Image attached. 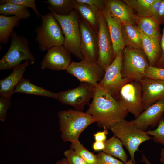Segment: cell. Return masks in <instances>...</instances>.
<instances>
[{"instance_id":"cell-32","label":"cell","mask_w":164,"mask_h":164,"mask_svg":"<svg viewBox=\"0 0 164 164\" xmlns=\"http://www.w3.org/2000/svg\"><path fill=\"white\" fill-rule=\"evenodd\" d=\"M146 132L148 135L153 136L152 139L154 142L164 146V121L162 118L155 129H149Z\"/></svg>"},{"instance_id":"cell-6","label":"cell","mask_w":164,"mask_h":164,"mask_svg":"<svg viewBox=\"0 0 164 164\" xmlns=\"http://www.w3.org/2000/svg\"><path fill=\"white\" fill-rule=\"evenodd\" d=\"M60 25L64 37L63 46L79 59L83 60L80 48L79 16L75 9L70 15L60 16L51 12Z\"/></svg>"},{"instance_id":"cell-13","label":"cell","mask_w":164,"mask_h":164,"mask_svg":"<svg viewBox=\"0 0 164 164\" xmlns=\"http://www.w3.org/2000/svg\"><path fill=\"white\" fill-rule=\"evenodd\" d=\"M79 21L80 48L83 56L82 60L90 62L97 63L98 56L97 32L79 17Z\"/></svg>"},{"instance_id":"cell-43","label":"cell","mask_w":164,"mask_h":164,"mask_svg":"<svg viewBox=\"0 0 164 164\" xmlns=\"http://www.w3.org/2000/svg\"><path fill=\"white\" fill-rule=\"evenodd\" d=\"M55 164H69L65 158L58 160Z\"/></svg>"},{"instance_id":"cell-1","label":"cell","mask_w":164,"mask_h":164,"mask_svg":"<svg viewBox=\"0 0 164 164\" xmlns=\"http://www.w3.org/2000/svg\"><path fill=\"white\" fill-rule=\"evenodd\" d=\"M92 99L86 112L104 129H110L112 125L125 119L128 114L117 101L98 85L95 87Z\"/></svg>"},{"instance_id":"cell-24","label":"cell","mask_w":164,"mask_h":164,"mask_svg":"<svg viewBox=\"0 0 164 164\" xmlns=\"http://www.w3.org/2000/svg\"><path fill=\"white\" fill-rule=\"evenodd\" d=\"M21 93L48 97L56 99L57 93L46 90L34 85L28 79L22 78L16 87L14 93Z\"/></svg>"},{"instance_id":"cell-22","label":"cell","mask_w":164,"mask_h":164,"mask_svg":"<svg viewBox=\"0 0 164 164\" xmlns=\"http://www.w3.org/2000/svg\"><path fill=\"white\" fill-rule=\"evenodd\" d=\"M135 23L138 28L147 36L161 39L160 25L151 17H141L136 16Z\"/></svg>"},{"instance_id":"cell-26","label":"cell","mask_w":164,"mask_h":164,"mask_svg":"<svg viewBox=\"0 0 164 164\" xmlns=\"http://www.w3.org/2000/svg\"><path fill=\"white\" fill-rule=\"evenodd\" d=\"M43 2L48 4L47 8L57 15L65 16L75 9L76 0H47Z\"/></svg>"},{"instance_id":"cell-40","label":"cell","mask_w":164,"mask_h":164,"mask_svg":"<svg viewBox=\"0 0 164 164\" xmlns=\"http://www.w3.org/2000/svg\"><path fill=\"white\" fill-rule=\"evenodd\" d=\"M108 130L106 129L102 132H99L94 135L95 141L104 142L106 140V135L108 133Z\"/></svg>"},{"instance_id":"cell-14","label":"cell","mask_w":164,"mask_h":164,"mask_svg":"<svg viewBox=\"0 0 164 164\" xmlns=\"http://www.w3.org/2000/svg\"><path fill=\"white\" fill-rule=\"evenodd\" d=\"M71 62V53L63 45L53 46L47 51L41 62L42 70H66Z\"/></svg>"},{"instance_id":"cell-45","label":"cell","mask_w":164,"mask_h":164,"mask_svg":"<svg viewBox=\"0 0 164 164\" xmlns=\"http://www.w3.org/2000/svg\"><path fill=\"white\" fill-rule=\"evenodd\" d=\"M124 164H135L131 159L128 160L126 162L124 163Z\"/></svg>"},{"instance_id":"cell-12","label":"cell","mask_w":164,"mask_h":164,"mask_svg":"<svg viewBox=\"0 0 164 164\" xmlns=\"http://www.w3.org/2000/svg\"><path fill=\"white\" fill-rule=\"evenodd\" d=\"M97 34L98 56L97 63L105 71L116 56L107 25L101 11L99 16Z\"/></svg>"},{"instance_id":"cell-19","label":"cell","mask_w":164,"mask_h":164,"mask_svg":"<svg viewBox=\"0 0 164 164\" xmlns=\"http://www.w3.org/2000/svg\"><path fill=\"white\" fill-rule=\"evenodd\" d=\"M30 64H32L29 61H25L13 69L12 72L8 77L0 80V96L11 98L16 87L23 78L26 68Z\"/></svg>"},{"instance_id":"cell-2","label":"cell","mask_w":164,"mask_h":164,"mask_svg":"<svg viewBox=\"0 0 164 164\" xmlns=\"http://www.w3.org/2000/svg\"><path fill=\"white\" fill-rule=\"evenodd\" d=\"M61 137L64 142L71 143L79 140L83 131L91 124L96 122L90 115L71 109L58 113Z\"/></svg>"},{"instance_id":"cell-30","label":"cell","mask_w":164,"mask_h":164,"mask_svg":"<svg viewBox=\"0 0 164 164\" xmlns=\"http://www.w3.org/2000/svg\"><path fill=\"white\" fill-rule=\"evenodd\" d=\"M70 147L88 164H98V159L97 155L94 154L86 149L80 142L79 140L71 143Z\"/></svg>"},{"instance_id":"cell-18","label":"cell","mask_w":164,"mask_h":164,"mask_svg":"<svg viewBox=\"0 0 164 164\" xmlns=\"http://www.w3.org/2000/svg\"><path fill=\"white\" fill-rule=\"evenodd\" d=\"M101 11L107 25L116 56L119 51L123 50L125 47L122 35V24L111 15L109 10L105 7V4Z\"/></svg>"},{"instance_id":"cell-5","label":"cell","mask_w":164,"mask_h":164,"mask_svg":"<svg viewBox=\"0 0 164 164\" xmlns=\"http://www.w3.org/2000/svg\"><path fill=\"white\" fill-rule=\"evenodd\" d=\"M10 37L9 47L0 60V70L13 69L21 64L23 61H28L33 64L35 58L30 51L27 39L19 35L14 31Z\"/></svg>"},{"instance_id":"cell-31","label":"cell","mask_w":164,"mask_h":164,"mask_svg":"<svg viewBox=\"0 0 164 164\" xmlns=\"http://www.w3.org/2000/svg\"><path fill=\"white\" fill-rule=\"evenodd\" d=\"M151 17L160 25H164V0H155L151 8Z\"/></svg>"},{"instance_id":"cell-46","label":"cell","mask_w":164,"mask_h":164,"mask_svg":"<svg viewBox=\"0 0 164 164\" xmlns=\"http://www.w3.org/2000/svg\"><path fill=\"white\" fill-rule=\"evenodd\" d=\"M163 118L162 119L164 121V113H163Z\"/></svg>"},{"instance_id":"cell-23","label":"cell","mask_w":164,"mask_h":164,"mask_svg":"<svg viewBox=\"0 0 164 164\" xmlns=\"http://www.w3.org/2000/svg\"><path fill=\"white\" fill-rule=\"evenodd\" d=\"M121 31L125 46L142 50L140 30L136 26L129 24L122 25Z\"/></svg>"},{"instance_id":"cell-41","label":"cell","mask_w":164,"mask_h":164,"mask_svg":"<svg viewBox=\"0 0 164 164\" xmlns=\"http://www.w3.org/2000/svg\"><path fill=\"white\" fill-rule=\"evenodd\" d=\"M104 148V142L95 141L93 143V148L95 151H103Z\"/></svg>"},{"instance_id":"cell-8","label":"cell","mask_w":164,"mask_h":164,"mask_svg":"<svg viewBox=\"0 0 164 164\" xmlns=\"http://www.w3.org/2000/svg\"><path fill=\"white\" fill-rule=\"evenodd\" d=\"M123 58V50H121L117 53L113 61L106 70L103 78L98 84L114 98L118 96L122 86L132 80L122 77Z\"/></svg>"},{"instance_id":"cell-15","label":"cell","mask_w":164,"mask_h":164,"mask_svg":"<svg viewBox=\"0 0 164 164\" xmlns=\"http://www.w3.org/2000/svg\"><path fill=\"white\" fill-rule=\"evenodd\" d=\"M139 82L144 110L157 101L164 100V81L144 77Z\"/></svg>"},{"instance_id":"cell-39","label":"cell","mask_w":164,"mask_h":164,"mask_svg":"<svg viewBox=\"0 0 164 164\" xmlns=\"http://www.w3.org/2000/svg\"><path fill=\"white\" fill-rule=\"evenodd\" d=\"M160 45L161 50V55L154 67L160 68H164V25L162 30Z\"/></svg>"},{"instance_id":"cell-17","label":"cell","mask_w":164,"mask_h":164,"mask_svg":"<svg viewBox=\"0 0 164 164\" xmlns=\"http://www.w3.org/2000/svg\"><path fill=\"white\" fill-rule=\"evenodd\" d=\"M105 4L111 15L122 25L129 24L136 26V15L123 0H105Z\"/></svg>"},{"instance_id":"cell-34","label":"cell","mask_w":164,"mask_h":164,"mask_svg":"<svg viewBox=\"0 0 164 164\" xmlns=\"http://www.w3.org/2000/svg\"><path fill=\"white\" fill-rule=\"evenodd\" d=\"M64 155L69 164H88L71 148L65 151Z\"/></svg>"},{"instance_id":"cell-37","label":"cell","mask_w":164,"mask_h":164,"mask_svg":"<svg viewBox=\"0 0 164 164\" xmlns=\"http://www.w3.org/2000/svg\"><path fill=\"white\" fill-rule=\"evenodd\" d=\"M11 104V98L0 97V120L2 122L5 120L7 111Z\"/></svg>"},{"instance_id":"cell-28","label":"cell","mask_w":164,"mask_h":164,"mask_svg":"<svg viewBox=\"0 0 164 164\" xmlns=\"http://www.w3.org/2000/svg\"><path fill=\"white\" fill-rule=\"evenodd\" d=\"M155 0H123L134 13L139 17H151V8Z\"/></svg>"},{"instance_id":"cell-27","label":"cell","mask_w":164,"mask_h":164,"mask_svg":"<svg viewBox=\"0 0 164 164\" xmlns=\"http://www.w3.org/2000/svg\"><path fill=\"white\" fill-rule=\"evenodd\" d=\"M104 142L105 148L102 151L103 152L119 159L124 163L128 161L123 144L119 138L114 135Z\"/></svg>"},{"instance_id":"cell-10","label":"cell","mask_w":164,"mask_h":164,"mask_svg":"<svg viewBox=\"0 0 164 164\" xmlns=\"http://www.w3.org/2000/svg\"><path fill=\"white\" fill-rule=\"evenodd\" d=\"M95 87L82 82L75 88L57 93L56 99L63 104L71 105L75 110L82 111L93 98Z\"/></svg>"},{"instance_id":"cell-38","label":"cell","mask_w":164,"mask_h":164,"mask_svg":"<svg viewBox=\"0 0 164 164\" xmlns=\"http://www.w3.org/2000/svg\"><path fill=\"white\" fill-rule=\"evenodd\" d=\"M76 2L87 4L101 11L105 6V0H76Z\"/></svg>"},{"instance_id":"cell-42","label":"cell","mask_w":164,"mask_h":164,"mask_svg":"<svg viewBox=\"0 0 164 164\" xmlns=\"http://www.w3.org/2000/svg\"><path fill=\"white\" fill-rule=\"evenodd\" d=\"M160 161L161 162L164 164V147L161 149Z\"/></svg>"},{"instance_id":"cell-25","label":"cell","mask_w":164,"mask_h":164,"mask_svg":"<svg viewBox=\"0 0 164 164\" xmlns=\"http://www.w3.org/2000/svg\"><path fill=\"white\" fill-rule=\"evenodd\" d=\"M21 19L15 16L0 15V43L5 44L8 42L14 28L19 26Z\"/></svg>"},{"instance_id":"cell-3","label":"cell","mask_w":164,"mask_h":164,"mask_svg":"<svg viewBox=\"0 0 164 164\" xmlns=\"http://www.w3.org/2000/svg\"><path fill=\"white\" fill-rule=\"evenodd\" d=\"M114 136L119 138L127 150L131 160L134 163V155L138 151V147L142 143L152 139L146 132L138 128L132 121L124 119L110 128Z\"/></svg>"},{"instance_id":"cell-33","label":"cell","mask_w":164,"mask_h":164,"mask_svg":"<svg viewBox=\"0 0 164 164\" xmlns=\"http://www.w3.org/2000/svg\"><path fill=\"white\" fill-rule=\"evenodd\" d=\"M35 0H1L0 5L5 3H10L19 5L27 8H32L38 18L42 16L36 7Z\"/></svg>"},{"instance_id":"cell-29","label":"cell","mask_w":164,"mask_h":164,"mask_svg":"<svg viewBox=\"0 0 164 164\" xmlns=\"http://www.w3.org/2000/svg\"><path fill=\"white\" fill-rule=\"evenodd\" d=\"M0 14L6 16L13 15L21 19H28L31 16L28 8L10 3L0 5Z\"/></svg>"},{"instance_id":"cell-7","label":"cell","mask_w":164,"mask_h":164,"mask_svg":"<svg viewBox=\"0 0 164 164\" xmlns=\"http://www.w3.org/2000/svg\"><path fill=\"white\" fill-rule=\"evenodd\" d=\"M121 74L124 78L139 81L145 77L149 66L147 58L142 50L125 46L123 50Z\"/></svg>"},{"instance_id":"cell-9","label":"cell","mask_w":164,"mask_h":164,"mask_svg":"<svg viewBox=\"0 0 164 164\" xmlns=\"http://www.w3.org/2000/svg\"><path fill=\"white\" fill-rule=\"evenodd\" d=\"M117 97V101L122 108L135 118L144 111L139 81L131 80L125 83L120 89Z\"/></svg>"},{"instance_id":"cell-21","label":"cell","mask_w":164,"mask_h":164,"mask_svg":"<svg viewBox=\"0 0 164 164\" xmlns=\"http://www.w3.org/2000/svg\"><path fill=\"white\" fill-rule=\"evenodd\" d=\"M75 9L78 15H79V17L93 29L97 32L99 28V16L101 11L87 4L77 2Z\"/></svg>"},{"instance_id":"cell-35","label":"cell","mask_w":164,"mask_h":164,"mask_svg":"<svg viewBox=\"0 0 164 164\" xmlns=\"http://www.w3.org/2000/svg\"><path fill=\"white\" fill-rule=\"evenodd\" d=\"M145 77L164 81V68L149 65L146 70Z\"/></svg>"},{"instance_id":"cell-11","label":"cell","mask_w":164,"mask_h":164,"mask_svg":"<svg viewBox=\"0 0 164 164\" xmlns=\"http://www.w3.org/2000/svg\"><path fill=\"white\" fill-rule=\"evenodd\" d=\"M66 70L81 83H87L94 87L98 85L102 80L105 72L97 63L83 60L79 62H72Z\"/></svg>"},{"instance_id":"cell-4","label":"cell","mask_w":164,"mask_h":164,"mask_svg":"<svg viewBox=\"0 0 164 164\" xmlns=\"http://www.w3.org/2000/svg\"><path fill=\"white\" fill-rule=\"evenodd\" d=\"M41 22L35 29L39 49L47 51L57 46L63 45L64 37L61 28L51 12L42 15Z\"/></svg>"},{"instance_id":"cell-20","label":"cell","mask_w":164,"mask_h":164,"mask_svg":"<svg viewBox=\"0 0 164 164\" xmlns=\"http://www.w3.org/2000/svg\"><path fill=\"white\" fill-rule=\"evenodd\" d=\"M139 30L142 50L147 58L149 65L155 66L161 55L160 40L148 37Z\"/></svg>"},{"instance_id":"cell-44","label":"cell","mask_w":164,"mask_h":164,"mask_svg":"<svg viewBox=\"0 0 164 164\" xmlns=\"http://www.w3.org/2000/svg\"><path fill=\"white\" fill-rule=\"evenodd\" d=\"M141 162L145 163V164H151L145 156L144 154L142 155V157Z\"/></svg>"},{"instance_id":"cell-36","label":"cell","mask_w":164,"mask_h":164,"mask_svg":"<svg viewBox=\"0 0 164 164\" xmlns=\"http://www.w3.org/2000/svg\"><path fill=\"white\" fill-rule=\"evenodd\" d=\"M97 155L98 164H124L121 161L103 151L99 152Z\"/></svg>"},{"instance_id":"cell-16","label":"cell","mask_w":164,"mask_h":164,"mask_svg":"<svg viewBox=\"0 0 164 164\" xmlns=\"http://www.w3.org/2000/svg\"><path fill=\"white\" fill-rule=\"evenodd\" d=\"M164 113V100H162L149 106L132 121L138 128L146 132L149 126H158Z\"/></svg>"}]
</instances>
